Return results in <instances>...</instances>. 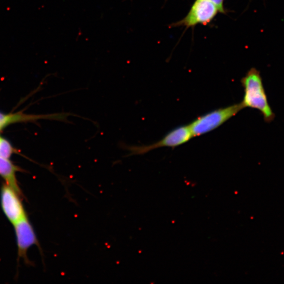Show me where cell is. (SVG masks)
I'll return each instance as SVG.
<instances>
[{"label":"cell","mask_w":284,"mask_h":284,"mask_svg":"<svg viewBox=\"0 0 284 284\" xmlns=\"http://www.w3.org/2000/svg\"><path fill=\"white\" fill-rule=\"evenodd\" d=\"M23 116L17 115H7L0 113V127L2 128L5 125L18 120H22Z\"/></svg>","instance_id":"cell-9"},{"label":"cell","mask_w":284,"mask_h":284,"mask_svg":"<svg viewBox=\"0 0 284 284\" xmlns=\"http://www.w3.org/2000/svg\"><path fill=\"white\" fill-rule=\"evenodd\" d=\"M244 87V95L241 102L243 109H258L263 116L265 122L270 123L275 118L268 101L260 71L251 68L241 81Z\"/></svg>","instance_id":"cell-1"},{"label":"cell","mask_w":284,"mask_h":284,"mask_svg":"<svg viewBox=\"0 0 284 284\" xmlns=\"http://www.w3.org/2000/svg\"><path fill=\"white\" fill-rule=\"evenodd\" d=\"M193 135L189 125L179 127L167 134L163 139L153 144L148 145H129L120 143V147L128 152L125 157L145 154L149 151L159 147H169L175 148L189 142Z\"/></svg>","instance_id":"cell-3"},{"label":"cell","mask_w":284,"mask_h":284,"mask_svg":"<svg viewBox=\"0 0 284 284\" xmlns=\"http://www.w3.org/2000/svg\"><path fill=\"white\" fill-rule=\"evenodd\" d=\"M13 152V149L10 143L0 137V156L9 159Z\"/></svg>","instance_id":"cell-8"},{"label":"cell","mask_w":284,"mask_h":284,"mask_svg":"<svg viewBox=\"0 0 284 284\" xmlns=\"http://www.w3.org/2000/svg\"><path fill=\"white\" fill-rule=\"evenodd\" d=\"M17 171V167L9 159L0 156V176L5 180L6 184L21 195L22 192L16 177Z\"/></svg>","instance_id":"cell-7"},{"label":"cell","mask_w":284,"mask_h":284,"mask_svg":"<svg viewBox=\"0 0 284 284\" xmlns=\"http://www.w3.org/2000/svg\"><path fill=\"white\" fill-rule=\"evenodd\" d=\"M21 196V194L6 183L1 189L0 199L2 210L13 225L27 216Z\"/></svg>","instance_id":"cell-5"},{"label":"cell","mask_w":284,"mask_h":284,"mask_svg":"<svg viewBox=\"0 0 284 284\" xmlns=\"http://www.w3.org/2000/svg\"><path fill=\"white\" fill-rule=\"evenodd\" d=\"M219 13L220 9L211 1L195 0L185 17L173 24L172 26L191 28L198 24H207Z\"/></svg>","instance_id":"cell-4"},{"label":"cell","mask_w":284,"mask_h":284,"mask_svg":"<svg viewBox=\"0 0 284 284\" xmlns=\"http://www.w3.org/2000/svg\"><path fill=\"white\" fill-rule=\"evenodd\" d=\"M242 109L240 103L216 109L198 117L189 125L193 137L199 136L218 128Z\"/></svg>","instance_id":"cell-2"},{"label":"cell","mask_w":284,"mask_h":284,"mask_svg":"<svg viewBox=\"0 0 284 284\" xmlns=\"http://www.w3.org/2000/svg\"><path fill=\"white\" fill-rule=\"evenodd\" d=\"M214 3H215L217 6L220 10V13H224L225 12L224 5V0H210Z\"/></svg>","instance_id":"cell-10"},{"label":"cell","mask_w":284,"mask_h":284,"mask_svg":"<svg viewBox=\"0 0 284 284\" xmlns=\"http://www.w3.org/2000/svg\"><path fill=\"white\" fill-rule=\"evenodd\" d=\"M14 230L19 257L27 260V252L32 246L38 244L36 234L27 216L14 224Z\"/></svg>","instance_id":"cell-6"},{"label":"cell","mask_w":284,"mask_h":284,"mask_svg":"<svg viewBox=\"0 0 284 284\" xmlns=\"http://www.w3.org/2000/svg\"><path fill=\"white\" fill-rule=\"evenodd\" d=\"M1 127H0V129H1Z\"/></svg>","instance_id":"cell-11"}]
</instances>
